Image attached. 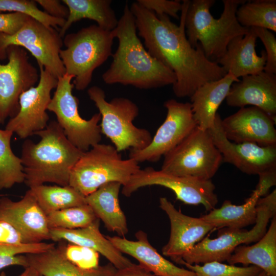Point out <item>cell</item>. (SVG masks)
Instances as JSON below:
<instances>
[{
  "mask_svg": "<svg viewBox=\"0 0 276 276\" xmlns=\"http://www.w3.org/2000/svg\"><path fill=\"white\" fill-rule=\"evenodd\" d=\"M189 3L187 0L182 3L179 26L169 16H156L137 2L129 7L148 52L175 74L176 80L172 87L178 98L190 97L203 84L227 74L217 62L205 56L199 43L194 48L189 42L185 26Z\"/></svg>",
  "mask_w": 276,
  "mask_h": 276,
  "instance_id": "cell-1",
  "label": "cell"
},
{
  "mask_svg": "<svg viewBox=\"0 0 276 276\" xmlns=\"http://www.w3.org/2000/svg\"><path fill=\"white\" fill-rule=\"evenodd\" d=\"M135 19L126 3L116 28L111 31L119 41L109 68L102 74L107 84L132 85L151 89L173 85L175 74L145 49L136 33Z\"/></svg>",
  "mask_w": 276,
  "mask_h": 276,
  "instance_id": "cell-2",
  "label": "cell"
},
{
  "mask_svg": "<svg viewBox=\"0 0 276 276\" xmlns=\"http://www.w3.org/2000/svg\"><path fill=\"white\" fill-rule=\"evenodd\" d=\"M34 134L40 137L38 143L28 139L22 145L24 182L30 188L45 182L68 186L71 171L84 152L69 141L56 121Z\"/></svg>",
  "mask_w": 276,
  "mask_h": 276,
  "instance_id": "cell-3",
  "label": "cell"
},
{
  "mask_svg": "<svg viewBox=\"0 0 276 276\" xmlns=\"http://www.w3.org/2000/svg\"><path fill=\"white\" fill-rule=\"evenodd\" d=\"M245 1L223 0V11L216 18L210 12L215 1H189L185 26L190 43L194 48L199 43L205 56L217 62L226 52L232 40L245 35L249 30L238 22L236 15L238 7Z\"/></svg>",
  "mask_w": 276,
  "mask_h": 276,
  "instance_id": "cell-4",
  "label": "cell"
},
{
  "mask_svg": "<svg viewBox=\"0 0 276 276\" xmlns=\"http://www.w3.org/2000/svg\"><path fill=\"white\" fill-rule=\"evenodd\" d=\"M114 37L111 31L96 25L83 28L63 37L65 49L59 53L65 74L74 77L78 90L86 88L94 71L112 56Z\"/></svg>",
  "mask_w": 276,
  "mask_h": 276,
  "instance_id": "cell-5",
  "label": "cell"
},
{
  "mask_svg": "<svg viewBox=\"0 0 276 276\" xmlns=\"http://www.w3.org/2000/svg\"><path fill=\"white\" fill-rule=\"evenodd\" d=\"M139 164L130 158L123 159L114 146L99 143L84 152L76 163L69 186L85 197L108 182L123 186L141 169Z\"/></svg>",
  "mask_w": 276,
  "mask_h": 276,
  "instance_id": "cell-6",
  "label": "cell"
},
{
  "mask_svg": "<svg viewBox=\"0 0 276 276\" xmlns=\"http://www.w3.org/2000/svg\"><path fill=\"white\" fill-rule=\"evenodd\" d=\"M256 209V222L250 230L219 229L217 238L204 237L182 257V261L189 264L227 261L237 246L258 241L267 231L270 219L276 216L275 189L259 199Z\"/></svg>",
  "mask_w": 276,
  "mask_h": 276,
  "instance_id": "cell-7",
  "label": "cell"
},
{
  "mask_svg": "<svg viewBox=\"0 0 276 276\" xmlns=\"http://www.w3.org/2000/svg\"><path fill=\"white\" fill-rule=\"evenodd\" d=\"M87 94L101 114V133L110 139L118 152L129 148L141 150L150 144V132L133 123L139 113V108L133 101L117 97L108 102L105 91L97 86L88 88Z\"/></svg>",
  "mask_w": 276,
  "mask_h": 276,
  "instance_id": "cell-8",
  "label": "cell"
},
{
  "mask_svg": "<svg viewBox=\"0 0 276 276\" xmlns=\"http://www.w3.org/2000/svg\"><path fill=\"white\" fill-rule=\"evenodd\" d=\"M222 161L209 130L197 126L164 156L160 170L176 176L211 180Z\"/></svg>",
  "mask_w": 276,
  "mask_h": 276,
  "instance_id": "cell-9",
  "label": "cell"
},
{
  "mask_svg": "<svg viewBox=\"0 0 276 276\" xmlns=\"http://www.w3.org/2000/svg\"><path fill=\"white\" fill-rule=\"evenodd\" d=\"M73 76L65 73L58 78L48 110L56 115L57 123L69 141L85 152L101 141L99 124L101 117L100 113L94 114L88 120L81 117L78 111L79 100L73 94Z\"/></svg>",
  "mask_w": 276,
  "mask_h": 276,
  "instance_id": "cell-10",
  "label": "cell"
},
{
  "mask_svg": "<svg viewBox=\"0 0 276 276\" xmlns=\"http://www.w3.org/2000/svg\"><path fill=\"white\" fill-rule=\"evenodd\" d=\"M63 45L59 30L29 17L14 34L0 33V60L7 58L6 50L9 46H19L31 53L38 66L58 78L65 73L59 56Z\"/></svg>",
  "mask_w": 276,
  "mask_h": 276,
  "instance_id": "cell-11",
  "label": "cell"
},
{
  "mask_svg": "<svg viewBox=\"0 0 276 276\" xmlns=\"http://www.w3.org/2000/svg\"><path fill=\"white\" fill-rule=\"evenodd\" d=\"M158 185L171 190L176 199L186 204L202 205L206 211L215 208L218 197L211 180L176 176L151 167L139 170L123 186L122 194L129 197L141 188Z\"/></svg>",
  "mask_w": 276,
  "mask_h": 276,
  "instance_id": "cell-12",
  "label": "cell"
},
{
  "mask_svg": "<svg viewBox=\"0 0 276 276\" xmlns=\"http://www.w3.org/2000/svg\"><path fill=\"white\" fill-rule=\"evenodd\" d=\"M166 118L152 137L150 144L141 150L130 149L129 158L138 163L156 162L187 136L197 126L190 102L171 99L164 103Z\"/></svg>",
  "mask_w": 276,
  "mask_h": 276,
  "instance_id": "cell-13",
  "label": "cell"
},
{
  "mask_svg": "<svg viewBox=\"0 0 276 276\" xmlns=\"http://www.w3.org/2000/svg\"><path fill=\"white\" fill-rule=\"evenodd\" d=\"M6 55L8 62L0 63V124L16 114L20 96L39 80L38 70L30 62L25 49L10 45Z\"/></svg>",
  "mask_w": 276,
  "mask_h": 276,
  "instance_id": "cell-14",
  "label": "cell"
},
{
  "mask_svg": "<svg viewBox=\"0 0 276 276\" xmlns=\"http://www.w3.org/2000/svg\"><path fill=\"white\" fill-rule=\"evenodd\" d=\"M39 68L37 85L21 94L18 111L9 120L5 127L20 139H26L44 129L49 120L46 110L51 100V91L56 88L58 78L42 66H39Z\"/></svg>",
  "mask_w": 276,
  "mask_h": 276,
  "instance_id": "cell-15",
  "label": "cell"
},
{
  "mask_svg": "<svg viewBox=\"0 0 276 276\" xmlns=\"http://www.w3.org/2000/svg\"><path fill=\"white\" fill-rule=\"evenodd\" d=\"M221 121L220 115L217 113L209 131L224 162L248 175H259L276 166V145L261 146L252 143H233L225 135Z\"/></svg>",
  "mask_w": 276,
  "mask_h": 276,
  "instance_id": "cell-16",
  "label": "cell"
},
{
  "mask_svg": "<svg viewBox=\"0 0 276 276\" xmlns=\"http://www.w3.org/2000/svg\"><path fill=\"white\" fill-rule=\"evenodd\" d=\"M0 220L14 226L25 243H37L50 239L47 215L30 189L17 201L6 197L0 198Z\"/></svg>",
  "mask_w": 276,
  "mask_h": 276,
  "instance_id": "cell-17",
  "label": "cell"
},
{
  "mask_svg": "<svg viewBox=\"0 0 276 276\" xmlns=\"http://www.w3.org/2000/svg\"><path fill=\"white\" fill-rule=\"evenodd\" d=\"M221 127L235 143H252L261 146L276 145L275 121L256 107H242L224 119Z\"/></svg>",
  "mask_w": 276,
  "mask_h": 276,
  "instance_id": "cell-18",
  "label": "cell"
},
{
  "mask_svg": "<svg viewBox=\"0 0 276 276\" xmlns=\"http://www.w3.org/2000/svg\"><path fill=\"white\" fill-rule=\"evenodd\" d=\"M159 206L168 215L171 226L169 241L162 251L178 263L186 254L214 228L201 217L182 214L165 197L160 198Z\"/></svg>",
  "mask_w": 276,
  "mask_h": 276,
  "instance_id": "cell-19",
  "label": "cell"
},
{
  "mask_svg": "<svg viewBox=\"0 0 276 276\" xmlns=\"http://www.w3.org/2000/svg\"><path fill=\"white\" fill-rule=\"evenodd\" d=\"M227 105H252L276 121V76L265 71L242 77L232 85L225 99Z\"/></svg>",
  "mask_w": 276,
  "mask_h": 276,
  "instance_id": "cell-20",
  "label": "cell"
},
{
  "mask_svg": "<svg viewBox=\"0 0 276 276\" xmlns=\"http://www.w3.org/2000/svg\"><path fill=\"white\" fill-rule=\"evenodd\" d=\"M135 237L136 240L132 241L119 236H106L120 251L135 259L155 276H196L194 272L178 267L163 257L149 243L144 232L138 231Z\"/></svg>",
  "mask_w": 276,
  "mask_h": 276,
  "instance_id": "cell-21",
  "label": "cell"
},
{
  "mask_svg": "<svg viewBox=\"0 0 276 276\" xmlns=\"http://www.w3.org/2000/svg\"><path fill=\"white\" fill-rule=\"evenodd\" d=\"M257 37L251 28L244 36L235 37L228 43L226 52L217 62L227 73L239 79L245 76L259 73L264 71L266 54L262 51L257 54Z\"/></svg>",
  "mask_w": 276,
  "mask_h": 276,
  "instance_id": "cell-22",
  "label": "cell"
},
{
  "mask_svg": "<svg viewBox=\"0 0 276 276\" xmlns=\"http://www.w3.org/2000/svg\"><path fill=\"white\" fill-rule=\"evenodd\" d=\"M99 227L100 220L98 218L88 225L80 228H50V240L66 241L94 249L106 258L117 269L132 265L134 263L101 234Z\"/></svg>",
  "mask_w": 276,
  "mask_h": 276,
  "instance_id": "cell-23",
  "label": "cell"
},
{
  "mask_svg": "<svg viewBox=\"0 0 276 276\" xmlns=\"http://www.w3.org/2000/svg\"><path fill=\"white\" fill-rule=\"evenodd\" d=\"M239 81L227 73L219 80L203 84L190 97L193 117L199 128L209 130L213 126L218 108L226 99L233 83Z\"/></svg>",
  "mask_w": 276,
  "mask_h": 276,
  "instance_id": "cell-24",
  "label": "cell"
},
{
  "mask_svg": "<svg viewBox=\"0 0 276 276\" xmlns=\"http://www.w3.org/2000/svg\"><path fill=\"white\" fill-rule=\"evenodd\" d=\"M122 185L110 182L100 187L85 197L86 203L101 219L106 228L124 237L128 232L126 217L119 203V194Z\"/></svg>",
  "mask_w": 276,
  "mask_h": 276,
  "instance_id": "cell-25",
  "label": "cell"
},
{
  "mask_svg": "<svg viewBox=\"0 0 276 276\" xmlns=\"http://www.w3.org/2000/svg\"><path fill=\"white\" fill-rule=\"evenodd\" d=\"M228 264L256 266L268 275L276 276V216L264 236L252 245L237 246L227 260Z\"/></svg>",
  "mask_w": 276,
  "mask_h": 276,
  "instance_id": "cell-26",
  "label": "cell"
},
{
  "mask_svg": "<svg viewBox=\"0 0 276 276\" xmlns=\"http://www.w3.org/2000/svg\"><path fill=\"white\" fill-rule=\"evenodd\" d=\"M26 256L29 266L36 269L41 276H111L117 270L110 263L90 270L80 268L67 260L56 247Z\"/></svg>",
  "mask_w": 276,
  "mask_h": 276,
  "instance_id": "cell-27",
  "label": "cell"
},
{
  "mask_svg": "<svg viewBox=\"0 0 276 276\" xmlns=\"http://www.w3.org/2000/svg\"><path fill=\"white\" fill-rule=\"evenodd\" d=\"M68 9V15L59 33L63 37L67 30L75 22L82 19L95 21L101 28L111 31L117 25L118 19L111 7L110 0H62Z\"/></svg>",
  "mask_w": 276,
  "mask_h": 276,
  "instance_id": "cell-28",
  "label": "cell"
},
{
  "mask_svg": "<svg viewBox=\"0 0 276 276\" xmlns=\"http://www.w3.org/2000/svg\"><path fill=\"white\" fill-rule=\"evenodd\" d=\"M260 198L259 194L254 190L243 204L235 205L230 200H225L219 208H215L200 217L214 228H243L255 223L256 204Z\"/></svg>",
  "mask_w": 276,
  "mask_h": 276,
  "instance_id": "cell-29",
  "label": "cell"
},
{
  "mask_svg": "<svg viewBox=\"0 0 276 276\" xmlns=\"http://www.w3.org/2000/svg\"><path fill=\"white\" fill-rule=\"evenodd\" d=\"M29 189L46 215L86 204L85 197L69 185L48 186L43 184Z\"/></svg>",
  "mask_w": 276,
  "mask_h": 276,
  "instance_id": "cell-30",
  "label": "cell"
},
{
  "mask_svg": "<svg viewBox=\"0 0 276 276\" xmlns=\"http://www.w3.org/2000/svg\"><path fill=\"white\" fill-rule=\"evenodd\" d=\"M236 18L243 27L261 28L276 32V1H245L236 11Z\"/></svg>",
  "mask_w": 276,
  "mask_h": 276,
  "instance_id": "cell-31",
  "label": "cell"
},
{
  "mask_svg": "<svg viewBox=\"0 0 276 276\" xmlns=\"http://www.w3.org/2000/svg\"><path fill=\"white\" fill-rule=\"evenodd\" d=\"M13 133L11 130L0 129V190L10 189L25 180L21 158L11 148Z\"/></svg>",
  "mask_w": 276,
  "mask_h": 276,
  "instance_id": "cell-32",
  "label": "cell"
},
{
  "mask_svg": "<svg viewBox=\"0 0 276 276\" xmlns=\"http://www.w3.org/2000/svg\"><path fill=\"white\" fill-rule=\"evenodd\" d=\"M50 228L74 229L88 225L98 219L87 204L71 207L47 215Z\"/></svg>",
  "mask_w": 276,
  "mask_h": 276,
  "instance_id": "cell-33",
  "label": "cell"
},
{
  "mask_svg": "<svg viewBox=\"0 0 276 276\" xmlns=\"http://www.w3.org/2000/svg\"><path fill=\"white\" fill-rule=\"evenodd\" d=\"M55 247V244L40 242L12 244L0 243V270L10 266L28 267L27 257L22 254H39Z\"/></svg>",
  "mask_w": 276,
  "mask_h": 276,
  "instance_id": "cell-34",
  "label": "cell"
},
{
  "mask_svg": "<svg viewBox=\"0 0 276 276\" xmlns=\"http://www.w3.org/2000/svg\"><path fill=\"white\" fill-rule=\"evenodd\" d=\"M195 272L196 276H258L262 271L259 267L249 265L239 267L219 262L189 264L181 259L178 263Z\"/></svg>",
  "mask_w": 276,
  "mask_h": 276,
  "instance_id": "cell-35",
  "label": "cell"
},
{
  "mask_svg": "<svg viewBox=\"0 0 276 276\" xmlns=\"http://www.w3.org/2000/svg\"><path fill=\"white\" fill-rule=\"evenodd\" d=\"M10 12L29 16L44 25L57 30L64 25L65 19L53 17L39 9L35 1L0 0V13Z\"/></svg>",
  "mask_w": 276,
  "mask_h": 276,
  "instance_id": "cell-36",
  "label": "cell"
},
{
  "mask_svg": "<svg viewBox=\"0 0 276 276\" xmlns=\"http://www.w3.org/2000/svg\"><path fill=\"white\" fill-rule=\"evenodd\" d=\"M57 247L67 260L80 268L90 270L99 266V254L94 249L70 243Z\"/></svg>",
  "mask_w": 276,
  "mask_h": 276,
  "instance_id": "cell-37",
  "label": "cell"
},
{
  "mask_svg": "<svg viewBox=\"0 0 276 276\" xmlns=\"http://www.w3.org/2000/svg\"><path fill=\"white\" fill-rule=\"evenodd\" d=\"M257 38L262 42L266 54V62L264 71L273 74L276 73V38L269 30L261 28H251Z\"/></svg>",
  "mask_w": 276,
  "mask_h": 276,
  "instance_id": "cell-38",
  "label": "cell"
},
{
  "mask_svg": "<svg viewBox=\"0 0 276 276\" xmlns=\"http://www.w3.org/2000/svg\"><path fill=\"white\" fill-rule=\"evenodd\" d=\"M136 2L156 16L165 14L176 19L178 18V13L182 8V3L179 1L137 0Z\"/></svg>",
  "mask_w": 276,
  "mask_h": 276,
  "instance_id": "cell-39",
  "label": "cell"
},
{
  "mask_svg": "<svg viewBox=\"0 0 276 276\" xmlns=\"http://www.w3.org/2000/svg\"><path fill=\"white\" fill-rule=\"evenodd\" d=\"M29 17L19 13H0V33L10 35L14 34Z\"/></svg>",
  "mask_w": 276,
  "mask_h": 276,
  "instance_id": "cell-40",
  "label": "cell"
},
{
  "mask_svg": "<svg viewBox=\"0 0 276 276\" xmlns=\"http://www.w3.org/2000/svg\"><path fill=\"white\" fill-rule=\"evenodd\" d=\"M258 175L259 181L254 190L261 198L268 195L270 189L276 185V166L263 171Z\"/></svg>",
  "mask_w": 276,
  "mask_h": 276,
  "instance_id": "cell-41",
  "label": "cell"
},
{
  "mask_svg": "<svg viewBox=\"0 0 276 276\" xmlns=\"http://www.w3.org/2000/svg\"><path fill=\"white\" fill-rule=\"evenodd\" d=\"M44 9V11L49 15L58 18L65 19L68 15V9L58 0H35Z\"/></svg>",
  "mask_w": 276,
  "mask_h": 276,
  "instance_id": "cell-42",
  "label": "cell"
},
{
  "mask_svg": "<svg viewBox=\"0 0 276 276\" xmlns=\"http://www.w3.org/2000/svg\"><path fill=\"white\" fill-rule=\"evenodd\" d=\"M0 243L19 244L25 243L18 231L9 223L0 220Z\"/></svg>",
  "mask_w": 276,
  "mask_h": 276,
  "instance_id": "cell-43",
  "label": "cell"
},
{
  "mask_svg": "<svg viewBox=\"0 0 276 276\" xmlns=\"http://www.w3.org/2000/svg\"><path fill=\"white\" fill-rule=\"evenodd\" d=\"M111 276H155L139 264L132 265L122 269H117Z\"/></svg>",
  "mask_w": 276,
  "mask_h": 276,
  "instance_id": "cell-44",
  "label": "cell"
},
{
  "mask_svg": "<svg viewBox=\"0 0 276 276\" xmlns=\"http://www.w3.org/2000/svg\"><path fill=\"white\" fill-rule=\"evenodd\" d=\"M18 276H41L34 268L28 266L25 268L24 271Z\"/></svg>",
  "mask_w": 276,
  "mask_h": 276,
  "instance_id": "cell-45",
  "label": "cell"
},
{
  "mask_svg": "<svg viewBox=\"0 0 276 276\" xmlns=\"http://www.w3.org/2000/svg\"><path fill=\"white\" fill-rule=\"evenodd\" d=\"M267 274L264 271H262L258 276H266Z\"/></svg>",
  "mask_w": 276,
  "mask_h": 276,
  "instance_id": "cell-46",
  "label": "cell"
},
{
  "mask_svg": "<svg viewBox=\"0 0 276 276\" xmlns=\"http://www.w3.org/2000/svg\"><path fill=\"white\" fill-rule=\"evenodd\" d=\"M0 276H7V274H6V273H5V272L2 271V272L0 273Z\"/></svg>",
  "mask_w": 276,
  "mask_h": 276,
  "instance_id": "cell-47",
  "label": "cell"
},
{
  "mask_svg": "<svg viewBox=\"0 0 276 276\" xmlns=\"http://www.w3.org/2000/svg\"><path fill=\"white\" fill-rule=\"evenodd\" d=\"M266 276H269V275H267Z\"/></svg>",
  "mask_w": 276,
  "mask_h": 276,
  "instance_id": "cell-48",
  "label": "cell"
}]
</instances>
